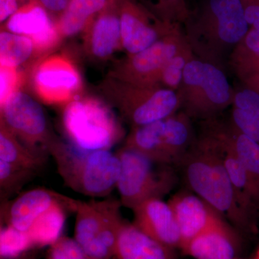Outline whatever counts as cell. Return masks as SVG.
Instances as JSON below:
<instances>
[{"instance_id":"9","label":"cell","mask_w":259,"mask_h":259,"mask_svg":"<svg viewBox=\"0 0 259 259\" xmlns=\"http://www.w3.org/2000/svg\"><path fill=\"white\" fill-rule=\"evenodd\" d=\"M116 154L121 166L117 189L124 207L132 210L148 199H162L176 185V175L168 166L155 169L157 164L124 147Z\"/></svg>"},{"instance_id":"21","label":"cell","mask_w":259,"mask_h":259,"mask_svg":"<svg viewBox=\"0 0 259 259\" xmlns=\"http://www.w3.org/2000/svg\"><path fill=\"white\" fill-rule=\"evenodd\" d=\"M228 69L242 88L259 93V30L250 28L228 59Z\"/></svg>"},{"instance_id":"11","label":"cell","mask_w":259,"mask_h":259,"mask_svg":"<svg viewBox=\"0 0 259 259\" xmlns=\"http://www.w3.org/2000/svg\"><path fill=\"white\" fill-rule=\"evenodd\" d=\"M29 81L37 98L48 105L66 106L83 96L79 70L64 54H50L37 61L30 71Z\"/></svg>"},{"instance_id":"27","label":"cell","mask_w":259,"mask_h":259,"mask_svg":"<svg viewBox=\"0 0 259 259\" xmlns=\"http://www.w3.org/2000/svg\"><path fill=\"white\" fill-rule=\"evenodd\" d=\"M40 60L30 37L2 29L0 32V66L21 68L32 66Z\"/></svg>"},{"instance_id":"25","label":"cell","mask_w":259,"mask_h":259,"mask_svg":"<svg viewBox=\"0 0 259 259\" xmlns=\"http://www.w3.org/2000/svg\"><path fill=\"white\" fill-rule=\"evenodd\" d=\"M231 107V125L259 145V93L241 87Z\"/></svg>"},{"instance_id":"8","label":"cell","mask_w":259,"mask_h":259,"mask_svg":"<svg viewBox=\"0 0 259 259\" xmlns=\"http://www.w3.org/2000/svg\"><path fill=\"white\" fill-rule=\"evenodd\" d=\"M120 199L78 202L74 238L93 259H114L124 221Z\"/></svg>"},{"instance_id":"23","label":"cell","mask_w":259,"mask_h":259,"mask_svg":"<svg viewBox=\"0 0 259 259\" xmlns=\"http://www.w3.org/2000/svg\"><path fill=\"white\" fill-rule=\"evenodd\" d=\"M78 202L73 199L69 202H57L35 220L26 232L33 248L50 245L62 236L68 213H76Z\"/></svg>"},{"instance_id":"24","label":"cell","mask_w":259,"mask_h":259,"mask_svg":"<svg viewBox=\"0 0 259 259\" xmlns=\"http://www.w3.org/2000/svg\"><path fill=\"white\" fill-rule=\"evenodd\" d=\"M112 0H70L56 22L63 39L83 32Z\"/></svg>"},{"instance_id":"5","label":"cell","mask_w":259,"mask_h":259,"mask_svg":"<svg viewBox=\"0 0 259 259\" xmlns=\"http://www.w3.org/2000/svg\"><path fill=\"white\" fill-rule=\"evenodd\" d=\"M99 90L131 128L163 120L180 111L176 92L161 86H140L107 76Z\"/></svg>"},{"instance_id":"6","label":"cell","mask_w":259,"mask_h":259,"mask_svg":"<svg viewBox=\"0 0 259 259\" xmlns=\"http://www.w3.org/2000/svg\"><path fill=\"white\" fill-rule=\"evenodd\" d=\"M62 122L70 144L83 151L110 150L124 136L110 106L95 97L82 96L66 105Z\"/></svg>"},{"instance_id":"37","label":"cell","mask_w":259,"mask_h":259,"mask_svg":"<svg viewBox=\"0 0 259 259\" xmlns=\"http://www.w3.org/2000/svg\"><path fill=\"white\" fill-rule=\"evenodd\" d=\"M40 248H32L30 249L25 250L17 256L11 257V258H4L1 257L0 259H38L40 255Z\"/></svg>"},{"instance_id":"16","label":"cell","mask_w":259,"mask_h":259,"mask_svg":"<svg viewBox=\"0 0 259 259\" xmlns=\"http://www.w3.org/2000/svg\"><path fill=\"white\" fill-rule=\"evenodd\" d=\"M132 211L134 216L133 223L141 231L167 246L181 249L182 235L168 202L161 198L148 199Z\"/></svg>"},{"instance_id":"39","label":"cell","mask_w":259,"mask_h":259,"mask_svg":"<svg viewBox=\"0 0 259 259\" xmlns=\"http://www.w3.org/2000/svg\"><path fill=\"white\" fill-rule=\"evenodd\" d=\"M236 259H239V258H236Z\"/></svg>"},{"instance_id":"4","label":"cell","mask_w":259,"mask_h":259,"mask_svg":"<svg viewBox=\"0 0 259 259\" xmlns=\"http://www.w3.org/2000/svg\"><path fill=\"white\" fill-rule=\"evenodd\" d=\"M235 92L226 71L194 58L186 66L177 95L180 110L202 122L218 117L231 107Z\"/></svg>"},{"instance_id":"1","label":"cell","mask_w":259,"mask_h":259,"mask_svg":"<svg viewBox=\"0 0 259 259\" xmlns=\"http://www.w3.org/2000/svg\"><path fill=\"white\" fill-rule=\"evenodd\" d=\"M189 188L228 220L238 231L253 233L255 221L242 207L224 163L222 152L202 130L180 162Z\"/></svg>"},{"instance_id":"3","label":"cell","mask_w":259,"mask_h":259,"mask_svg":"<svg viewBox=\"0 0 259 259\" xmlns=\"http://www.w3.org/2000/svg\"><path fill=\"white\" fill-rule=\"evenodd\" d=\"M65 185L94 198L107 197L117 188L120 161L110 150L83 151L58 139L49 148Z\"/></svg>"},{"instance_id":"36","label":"cell","mask_w":259,"mask_h":259,"mask_svg":"<svg viewBox=\"0 0 259 259\" xmlns=\"http://www.w3.org/2000/svg\"><path fill=\"white\" fill-rule=\"evenodd\" d=\"M52 18L57 22L60 18L66 7L69 5L70 0H37Z\"/></svg>"},{"instance_id":"19","label":"cell","mask_w":259,"mask_h":259,"mask_svg":"<svg viewBox=\"0 0 259 259\" xmlns=\"http://www.w3.org/2000/svg\"><path fill=\"white\" fill-rule=\"evenodd\" d=\"M236 231L222 219L187 242L182 250L194 259L238 258L241 239Z\"/></svg>"},{"instance_id":"31","label":"cell","mask_w":259,"mask_h":259,"mask_svg":"<svg viewBox=\"0 0 259 259\" xmlns=\"http://www.w3.org/2000/svg\"><path fill=\"white\" fill-rule=\"evenodd\" d=\"M33 248L26 232L19 231L13 227L1 228V257L11 258Z\"/></svg>"},{"instance_id":"33","label":"cell","mask_w":259,"mask_h":259,"mask_svg":"<svg viewBox=\"0 0 259 259\" xmlns=\"http://www.w3.org/2000/svg\"><path fill=\"white\" fill-rule=\"evenodd\" d=\"M47 259H93L75 240L61 236L49 245L46 255Z\"/></svg>"},{"instance_id":"29","label":"cell","mask_w":259,"mask_h":259,"mask_svg":"<svg viewBox=\"0 0 259 259\" xmlns=\"http://www.w3.org/2000/svg\"><path fill=\"white\" fill-rule=\"evenodd\" d=\"M148 10L162 21L181 25L188 17L190 9L186 0H146Z\"/></svg>"},{"instance_id":"26","label":"cell","mask_w":259,"mask_h":259,"mask_svg":"<svg viewBox=\"0 0 259 259\" xmlns=\"http://www.w3.org/2000/svg\"><path fill=\"white\" fill-rule=\"evenodd\" d=\"M47 156L25 146L0 120V160L38 173L47 162Z\"/></svg>"},{"instance_id":"17","label":"cell","mask_w":259,"mask_h":259,"mask_svg":"<svg viewBox=\"0 0 259 259\" xmlns=\"http://www.w3.org/2000/svg\"><path fill=\"white\" fill-rule=\"evenodd\" d=\"M72 199L49 189H32L13 200L2 202L1 223L19 231L28 232L35 220L53 204Z\"/></svg>"},{"instance_id":"22","label":"cell","mask_w":259,"mask_h":259,"mask_svg":"<svg viewBox=\"0 0 259 259\" xmlns=\"http://www.w3.org/2000/svg\"><path fill=\"white\" fill-rule=\"evenodd\" d=\"M224 141L244 166L259 190V145L218 117L204 121Z\"/></svg>"},{"instance_id":"28","label":"cell","mask_w":259,"mask_h":259,"mask_svg":"<svg viewBox=\"0 0 259 259\" xmlns=\"http://www.w3.org/2000/svg\"><path fill=\"white\" fill-rule=\"evenodd\" d=\"M37 172L21 168L0 160V195L2 202L18 193L27 182L32 180Z\"/></svg>"},{"instance_id":"20","label":"cell","mask_w":259,"mask_h":259,"mask_svg":"<svg viewBox=\"0 0 259 259\" xmlns=\"http://www.w3.org/2000/svg\"><path fill=\"white\" fill-rule=\"evenodd\" d=\"M114 259H177V256L175 248L153 239L125 220L119 233Z\"/></svg>"},{"instance_id":"38","label":"cell","mask_w":259,"mask_h":259,"mask_svg":"<svg viewBox=\"0 0 259 259\" xmlns=\"http://www.w3.org/2000/svg\"><path fill=\"white\" fill-rule=\"evenodd\" d=\"M252 259H259V248L258 250H257L256 253H255L254 258Z\"/></svg>"},{"instance_id":"18","label":"cell","mask_w":259,"mask_h":259,"mask_svg":"<svg viewBox=\"0 0 259 259\" xmlns=\"http://www.w3.org/2000/svg\"><path fill=\"white\" fill-rule=\"evenodd\" d=\"M176 217L182 247L222 219V214L192 192L181 191L168 201ZM181 248V249H182Z\"/></svg>"},{"instance_id":"14","label":"cell","mask_w":259,"mask_h":259,"mask_svg":"<svg viewBox=\"0 0 259 259\" xmlns=\"http://www.w3.org/2000/svg\"><path fill=\"white\" fill-rule=\"evenodd\" d=\"M2 29L30 37L39 59L50 55L63 40L56 22L37 0L20 8Z\"/></svg>"},{"instance_id":"30","label":"cell","mask_w":259,"mask_h":259,"mask_svg":"<svg viewBox=\"0 0 259 259\" xmlns=\"http://www.w3.org/2000/svg\"><path fill=\"white\" fill-rule=\"evenodd\" d=\"M190 47L184 49L174 56L166 65L161 80V86L176 92L180 88L184 71L187 64L194 59Z\"/></svg>"},{"instance_id":"7","label":"cell","mask_w":259,"mask_h":259,"mask_svg":"<svg viewBox=\"0 0 259 259\" xmlns=\"http://www.w3.org/2000/svg\"><path fill=\"white\" fill-rule=\"evenodd\" d=\"M192 120L180 110L163 120L132 127L123 147L156 164L179 163L195 141Z\"/></svg>"},{"instance_id":"12","label":"cell","mask_w":259,"mask_h":259,"mask_svg":"<svg viewBox=\"0 0 259 259\" xmlns=\"http://www.w3.org/2000/svg\"><path fill=\"white\" fill-rule=\"evenodd\" d=\"M0 120L32 151L49 154V148L59 139L51 131L41 105L23 90L0 105Z\"/></svg>"},{"instance_id":"32","label":"cell","mask_w":259,"mask_h":259,"mask_svg":"<svg viewBox=\"0 0 259 259\" xmlns=\"http://www.w3.org/2000/svg\"><path fill=\"white\" fill-rule=\"evenodd\" d=\"M21 69L0 66V105L4 103L10 95L21 90L29 81L30 71Z\"/></svg>"},{"instance_id":"35","label":"cell","mask_w":259,"mask_h":259,"mask_svg":"<svg viewBox=\"0 0 259 259\" xmlns=\"http://www.w3.org/2000/svg\"><path fill=\"white\" fill-rule=\"evenodd\" d=\"M32 0H0V21H7L20 8Z\"/></svg>"},{"instance_id":"13","label":"cell","mask_w":259,"mask_h":259,"mask_svg":"<svg viewBox=\"0 0 259 259\" xmlns=\"http://www.w3.org/2000/svg\"><path fill=\"white\" fill-rule=\"evenodd\" d=\"M122 50L127 55L145 50L180 25L165 23L135 0H120Z\"/></svg>"},{"instance_id":"15","label":"cell","mask_w":259,"mask_h":259,"mask_svg":"<svg viewBox=\"0 0 259 259\" xmlns=\"http://www.w3.org/2000/svg\"><path fill=\"white\" fill-rule=\"evenodd\" d=\"M83 49L94 60H108L122 50L120 0H112L83 32Z\"/></svg>"},{"instance_id":"10","label":"cell","mask_w":259,"mask_h":259,"mask_svg":"<svg viewBox=\"0 0 259 259\" xmlns=\"http://www.w3.org/2000/svg\"><path fill=\"white\" fill-rule=\"evenodd\" d=\"M190 47L181 26L136 54L127 55L107 76L140 86H161L166 65L180 51Z\"/></svg>"},{"instance_id":"34","label":"cell","mask_w":259,"mask_h":259,"mask_svg":"<svg viewBox=\"0 0 259 259\" xmlns=\"http://www.w3.org/2000/svg\"><path fill=\"white\" fill-rule=\"evenodd\" d=\"M250 28L259 30V0H240Z\"/></svg>"},{"instance_id":"2","label":"cell","mask_w":259,"mask_h":259,"mask_svg":"<svg viewBox=\"0 0 259 259\" xmlns=\"http://www.w3.org/2000/svg\"><path fill=\"white\" fill-rule=\"evenodd\" d=\"M184 26L195 58L225 71L232 51L250 30L240 0H199Z\"/></svg>"}]
</instances>
